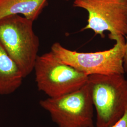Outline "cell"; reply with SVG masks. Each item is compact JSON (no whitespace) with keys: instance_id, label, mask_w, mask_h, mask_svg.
I'll return each instance as SVG.
<instances>
[{"instance_id":"5","label":"cell","mask_w":127,"mask_h":127,"mask_svg":"<svg viewBox=\"0 0 127 127\" xmlns=\"http://www.w3.org/2000/svg\"><path fill=\"white\" fill-rule=\"evenodd\" d=\"M59 127H94V105L88 83L72 93L40 101Z\"/></svg>"},{"instance_id":"4","label":"cell","mask_w":127,"mask_h":127,"mask_svg":"<svg viewBox=\"0 0 127 127\" xmlns=\"http://www.w3.org/2000/svg\"><path fill=\"white\" fill-rule=\"evenodd\" d=\"M33 70L39 90L50 98L77 91L88 81L89 76L64 63L51 51L38 56Z\"/></svg>"},{"instance_id":"8","label":"cell","mask_w":127,"mask_h":127,"mask_svg":"<svg viewBox=\"0 0 127 127\" xmlns=\"http://www.w3.org/2000/svg\"><path fill=\"white\" fill-rule=\"evenodd\" d=\"M48 0H0V19L12 15H22L36 20L48 5Z\"/></svg>"},{"instance_id":"9","label":"cell","mask_w":127,"mask_h":127,"mask_svg":"<svg viewBox=\"0 0 127 127\" xmlns=\"http://www.w3.org/2000/svg\"><path fill=\"white\" fill-rule=\"evenodd\" d=\"M112 127H127V110L125 114Z\"/></svg>"},{"instance_id":"6","label":"cell","mask_w":127,"mask_h":127,"mask_svg":"<svg viewBox=\"0 0 127 127\" xmlns=\"http://www.w3.org/2000/svg\"><path fill=\"white\" fill-rule=\"evenodd\" d=\"M73 6L88 12V24L82 31L91 29L104 36L127 35V0H74Z\"/></svg>"},{"instance_id":"7","label":"cell","mask_w":127,"mask_h":127,"mask_svg":"<svg viewBox=\"0 0 127 127\" xmlns=\"http://www.w3.org/2000/svg\"><path fill=\"white\" fill-rule=\"evenodd\" d=\"M23 78L18 65L0 42V94L13 93L22 84Z\"/></svg>"},{"instance_id":"1","label":"cell","mask_w":127,"mask_h":127,"mask_svg":"<svg viewBox=\"0 0 127 127\" xmlns=\"http://www.w3.org/2000/svg\"><path fill=\"white\" fill-rule=\"evenodd\" d=\"M32 20L19 15L0 19V42L20 69L24 78L33 70L40 41Z\"/></svg>"},{"instance_id":"10","label":"cell","mask_w":127,"mask_h":127,"mask_svg":"<svg viewBox=\"0 0 127 127\" xmlns=\"http://www.w3.org/2000/svg\"><path fill=\"white\" fill-rule=\"evenodd\" d=\"M127 40L126 41V50L124 59V68L125 73L127 72V35H126Z\"/></svg>"},{"instance_id":"3","label":"cell","mask_w":127,"mask_h":127,"mask_svg":"<svg viewBox=\"0 0 127 127\" xmlns=\"http://www.w3.org/2000/svg\"><path fill=\"white\" fill-rule=\"evenodd\" d=\"M115 41L108 50L95 52H79L68 50L59 42H55L51 50L59 59L88 76L93 74H124V59L126 41L122 35H109Z\"/></svg>"},{"instance_id":"11","label":"cell","mask_w":127,"mask_h":127,"mask_svg":"<svg viewBox=\"0 0 127 127\" xmlns=\"http://www.w3.org/2000/svg\"></svg>"},{"instance_id":"2","label":"cell","mask_w":127,"mask_h":127,"mask_svg":"<svg viewBox=\"0 0 127 127\" xmlns=\"http://www.w3.org/2000/svg\"><path fill=\"white\" fill-rule=\"evenodd\" d=\"M124 74H93L88 83L96 112V127H112L127 110V79Z\"/></svg>"}]
</instances>
